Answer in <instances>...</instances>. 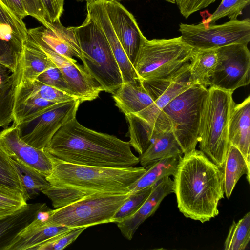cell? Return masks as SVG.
I'll return each mask as SVG.
<instances>
[{
  "mask_svg": "<svg viewBox=\"0 0 250 250\" xmlns=\"http://www.w3.org/2000/svg\"><path fill=\"white\" fill-rule=\"evenodd\" d=\"M44 150L63 162L84 166L127 167L139 163L129 141L89 129L76 117L57 131Z\"/></svg>",
  "mask_w": 250,
  "mask_h": 250,
  "instance_id": "obj_1",
  "label": "cell"
},
{
  "mask_svg": "<svg viewBox=\"0 0 250 250\" xmlns=\"http://www.w3.org/2000/svg\"><path fill=\"white\" fill-rule=\"evenodd\" d=\"M173 176L177 207L185 217L204 223L218 215L225 193L222 168L195 149L180 157Z\"/></svg>",
  "mask_w": 250,
  "mask_h": 250,
  "instance_id": "obj_2",
  "label": "cell"
},
{
  "mask_svg": "<svg viewBox=\"0 0 250 250\" xmlns=\"http://www.w3.org/2000/svg\"><path fill=\"white\" fill-rule=\"evenodd\" d=\"M51 156L53 169L46 179L52 186L68 189L76 201L96 193L129 192V186L146 171L143 167H111L77 165Z\"/></svg>",
  "mask_w": 250,
  "mask_h": 250,
  "instance_id": "obj_3",
  "label": "cell"
},
{
  "mask_svg": "<svg viewBox=\"0 0 250 250\" xmlns=\"http://www.w3.org/2000/svg\"><path fill=\"white\" fill-rule=\"evenodd\" d=\"M130 194L99 192L88 195L62 207L49 208L43 216L39 212L27 227L62 225L72 229L87 228L112 223L113 216Z\"/></svg>",
  "mask_w": 250,
  "mask_h": 250,
  "instance_id": "obj_4",
  "label": "cell"
},
{
  "mask_svg": "<svg viewBox=\"0 0 250 250\" xmlns=\"http://www.w3.org/2000/svg\"><path fill=\"white\" fill-rule=\"evenodd\" d=\"M193 49L182 36L144 38L133 64L140 81L170 80L190 69Z\"/></svg>",
  "mask_w": 250,
  "mask_h": 250,
  "instance_id": "obj_5",
  "label": "cell"
},
{
  "mask_svg": "<svg viewBox=\"0 0 250 250\" xmlns=\"http://www.w3.org/2000/svg\"><path fill=\"white\" fill-rule=\"evenodd\" d=\"M75 32L84 69L104 91L115 94L123 82L105 35L87 14L82 25L75 27Z\"/></svg>",
  "mask_w": 250,
  "mask_h": 250,
  "instance_id": "obj_6",
  "label": "cell"
},
{
  "mask_svg": "<svg viewBox=\"0 0 250 250\" xmlns=\"http://www.w3.org/2000/svg\"><path fill=\"white\" fill-rule=\"evenodd\" d=\"M232 93L212 86L208 88L199 128L200 150L221 168L230 145L228 131L234 103Z\"/></svg>",
  "mask_w": 250,
  "mask_h": 250,
  "instance_id": "obj_7",
  "label": "cell"
},
{
  "mask_svg": "<svg viewBox=\"0 0 250 250\" xmlns=\"http://www.w3.org/2000/svg\"><path fill=\"white\" fill-rule=\"evenodd\" d=\"M208 88L198 83L173 98L162 110L183 154L195 149L198 143L201 119Z\"/></svg>",
  "mask_w": 250,
  "mask_h": 250,
  "instance_id": "obj_8",
  "label": "cell"
},
{
  "mask_svg": "<svg viewBox=\"0 0 250 250\" xmlns=\"http://www.w3.org/2000/svg\"><path fill=\"white\" fill-rule=\"evenodd\" d=\"M183 41L194 50L216 48L232 43L247 45L250 41V20H232L221 24L204 25L181 23Z\"/></svg>",
  "mask_w": 250,
  "mask_h": 250,
  "instance_id": "obj_9",
  "label": "cell"
},
{
  "mask_svg": "<svg viewBox=\"0 0 250 250\" xmlns=\"http://www.w3.org/2000/svg\"><path fill=\"white\" fill-rule=\"evenodd\" d=\"M217 62L209 86L233 93L250 82V53L247 45L232 43L217 48Z\"/></svg>",
  "mask_w": 250,
  "mask_h": 250,
  "instance_id": "obj_10",
  "label": "cell"
},
{
  "mask_svg": "<svg viewBox=\"0 0 250 250\" xmlns=\"http://www.w3.org/2000/svg\"><path fill=\"white\" fill-rule=\"evenodd\" d=\"M27 38L45 53L60 70L68 85L81 103L97 99L103 88L73 58L62 56L42 39L39 27L28 29Z\"/></svg>",
  "mask_w": 250,
  "mask_h": 250,
  "instance_id": "obj_11",
  "label": "cell"
},
{
  "mask_svg": "<svg viewBox=\"0 0 250 250\" xmlns=\"http://www.w3.org/2000/svg\"><path fill=\"white\" fill-rule=\"evenodd\" d=\"M81 104L79 99L55 104L33 121V127L24 135L21 134L22 139L33 147L44 149L57 131L76 117Z\"/></svg>",
  "mask_w": 250,
  "mask_h": 250,
  "instance_id": "obj_12",
  "label": "cell"
},
{
  "mask_svg": "<svg viewBox=\"0 0 250 250\" xmlns=\"http://www.w3.org/2000/svg\"><path fill=\"white\" fill-rule=\"evenodd\" d=\"M20 126L13 123L0 132V143L9 156H15L33 167L45 178L53 169L51 155L44 149L37 148L26 143L21 138Z\"/></svg>",
  "mask_w": 250,
  "mask_h": 250,
  "instance_id": "obj_13",
  "label": "cell"
},
{
  "mask_svg": "<svg viewBox=\"0 0 250 250\" xmlns=\"http://www.w3.org/2000/svg\"><path fill=\"white\" fill-rule=\"evenodd\" d=\"M140 82L154 102L134 114L150 124L157 121L163 109L173 98L195 84L190 79V69L170 80Z\"/></svg>",
  "mask_w": 250,
  "mask_h": 250,
  "instance_id": "obj_14",
  "label": "cell"
},
{
  "mask_svg": "<svg viewBox=\"0 0 250 250\" xmlns=\"http://www.w3.org/2000/svg\"><path fill=\"white\" fill-rule=\"evenodd\" d=\"M104 3L113 28L133 66L145 36L133 14L119 1H104Z\"/></svg>",
  "mask_w": 250,
  "mask_h": 250,
  "instance_id": "obj_15",
  "label": "cell"
},
{
  "mask_svg": "<svg viewBox=\"0 0 250 250\" xmlns=\"http://www.w3.org/2000/svg\"><path fill=\"white\" fill-rule=\"evenodd\" d=\"M13 63L15 88L33 84L42 72L56 66L46 54L28 38L15 52Z\"/></svg>",
  "mask_w": 250,
  "mask_h": 250,
  "instance_id": "obj_16",
  "label": "cell"
},
{
  "mask_svg": "<svg viewBox=\"0 0 250 250\" xmlns=\"http://www.w3.org/2000/svg\"><path fill=\"white\" fill-rule=\"evenodd\" d=\"M87 14L105 35L120 69L123 83L138 80L134 68L122 46L109 19L104 1L86 4Z\"/></svg>",
  "mask_w": 250,
  "mask_h": 250,
  "instance_id": "obj_17",
  "label": "cell"
},
{
  "mask_svg": "<svg viewBox=\"0 0 250 250\" xmlns=\"http://www.w3.org/2000/svg\"><path fill=\"white\" fill-rule=\"evenodd\" d=\"M174 182L169 176H167L158 182L153 186L149 196L134 214L117 223L122 234L126 239L131 240L141 224L155 212L167 196L174 193Z\"/></svg>",
  "mask_w": 250,
  "mask_h": 250,
  "instance_id": "obj_18",
  "label": "cell"
},
{
  "mask_svg": "<svg viewBox=\"0 0 250 250\" xmlns=\"http://www.w3.org/2000/svg\"><path fill=\"white\" fill-rule=\"evenodd\" d=\"M125 116L128 123L129 144L140 155L159 136L171 128L169 120L162 111L153 124L148 123L134 113Z\"/></svg>",
  "mask_w": 250,
  "mask_h": 250,
  "instance_id": "obj_19",
  "label": "cell"
},
{
  "mask_svg": "<svg viewBox=\"0 0 250 250\" xmlns=\"http://www.w3.org/2000/svg\"><path fill=\"white\" fill-rule=\"evenodd\" d=\"M228 137L250 167V96L239 104L233 103L229 114Z\"/></svg>",
  "mask_w": 250,
  "mask_h": 250,
  "instance_id": "obj_20",
  "label": "cell"
},
{
  "mask_svg": "<svg viewBox=\"0 0 250 250\" xmlns=\"http://www.w3.org/2000/svg\"><path fill=\"white\" fill-rule=\"evenodd\" d=\"M42 40L59 54L68 58L80 59L81 50L75 32V27H65L60 20L50 23L47 27H39Z\"/></svg>",
  "mask_w": 250,
  "mask_h": 250,
  "instance_id": "obj_21",
  "label": "cell"
},
{
  "mask_svg": "<svg viewBox=\"0 0 250 250\" xmlns=\"http://www.w3.org/2000/svg\"><path fill=\"white\" fill-rule=\"evenodd\" d=\"M44 203L27 204L13 214L0 219V250H7L18 233L46 208Z\"/></svg>",
  "mask_w": 250,
  "mask_h": 250,
  "instance_id": "obj_22",
  "label": "cell"
},
{
  "mask_svg": "<svg viewBox=\"0 0 250 250\" xmlns=\"http://www.w3.org/2000/svg\"><path fill=\"white\" fill-rule=\"evenodd\" d=\"M112 95L116 106L125 115L138 112L154 102L139 80L123 83Z\"/></svg>",
  "mask_w": 250,
  "mask_h": 250,
  "instance_id": "obj_23",
  "label": "cell"
},
{
  "mask_svg": "<svg viewBox=\"0 0 250 250\" xmlns=\"http://www.w3.org/2000/svg\"><path fill=\"white\" fill-rule=\"evenodd\" d=\"M73 229L65 226H45L22 229L12 242L7 250H35L43 242Z\"/></svg>",
  "mask_w": 250,
  "mask_h": 250,
  "instance_id": "obj_24",
  "label": "cell"
},
{
  "mask_svg": "<svg viewBox=\"0 0 250 250\" xmlns=\"http://www.w3.org/2000/svg\"><path fill=\"white\" fill-rule=\"evenodd\" d=\"M222 170L224 175V192L229 199L240 177L246 175L250 182V167L241 152L234 146L229 145Z\"/></svg>",
  "mask_w": 250,
  "mask_h": 250,
  "instance_id": "obj_25",
  "label": "cell"
},
{
  "mask_svg": "<svg viewBox=\"0 0 250 250\" xmlns=\"http://www.w3.org/2000/svg\"><path fill=\"white\" fill-rule=\"evenodd\" d=\"M181 156L160 159L147 166L145 173L129 186V192L134 193L153 187L164 178L174 176Z\"/></svg>",
  "mask_w": 250,
  "mask_h": 250,
  "instance_id": "obj_26",
  "label": "cell"
},
{
  "mask_svg": "<svg viewBox=\"0 0 250 250\" xmlns=\"http://www.w3.org/2000/svg\"><path fill=\"white\" fill-rule=\"evenodd\" d=\"M183 154L182 150L171 128L159 136L144 153L140 155L139 163L145 168L160 159L180 156Z\"/></svg>",
  "mask_w": 250,
  "mask_h": 250,
  "instance_id": "obj_27",
  "label": "cell"
},
{
  "mask_svg": "<svg viewBox=\"0 0 250 250\" xmlns=\"http://www.w3.org/2000/svg\"><path fill=\"white\" fill-rule=\"evenodd\" d=\"M56 103L37 97H14L13 123L21 129L42 115Z\"/></svg>",
  "mask_w": 250,
  "mask_h": 250,
  "instance_id": "obj_28",
  "label": "cell"
},
{
  "mask_svg": "<svg viewBox=\"0 0 250 250\" xmlns=\"http://www.w3.org/2000/svg\"><path fill=\"white\" fill-rule=\"evenodd\" d=\"M216 48L194 50L190 61V79L195 83L209 86L217 62Z\"/></svg>",
  "mask_w": 250,
  "mask_h": 250,
  "instance_id": "obj_29",
  "label": "cell"
},
{
  "mask_svg": "<svg viewBox=\"0 0 250 250\" xmlns=\"http://www.w3.org/2000/svg\"><path fill=\"white\" fill-rule=\"evenodd\" d=\"M10 157L11 164L20 179L28 199L50 186L45 177L33 167L15 156Z\"/></svg>",
  "mask_w": 250,
  "mask_h": 250,
  "instance_id": "obj_30",
  "label": "cell"
},
{
  "mask_svg": "<svg viewBox=\"0 0 250 250\" xmlns=\"http://www.w3.org/2000/svg\"><path fill=\"white\" fill-rule=\"evenodd\" d=\"M37 97L57 104L79 99L38 81L28 86L15 88L14 97Z\"/></svg>",
  "mask_w": 250,
  "mask_h": 250,
  "instance_id": "obj_31",
  "label": "cell"
},
{
  "mask_svg": "<svg viewBox=\"0 0 250 250\" xmlns=\"http://www.w3.org/2000/svg\"><path fill=\"white\" fill-rule=\"evenodd\" d=\"M250 240V212L237 222L233 221L224 244L225 250H244Z\"/></svg>",
  "mask_w": 250,
  "mask_h": 250,
  "instance_id": "obj_32",
  "label": "cell"
},
{
  "mask_svg": "<svg viewBox=\"0 0 250 250\" xmlns=\"http://www.w3.org/2000/svg\"><path fill=\"white\" fill-rule=\"evenodd\" d=\"M0 188L20 192L27 201L28 200L20 179L11 164L10 157L0 143Z\"/></svg>",
  "mask_w": 250,
  "mask_h": 250,
  "instance_id": "obj_33",
  "label": "cell"
},
{
  "mask_svg": "<svg viewBox=\"0 0 250 250\" xmlns=\"http://www.w3.org/2000/svg\"><path fill=\"white\" fill-rule=\"evenodd\" d=\"M15 82L12 74L0 84V128L13 122Z\"/></svg>",
  "mask_w": 250,
  "mask_h": 250,
  "instance_id": "obj_34",
  "label": "cell"
},
{
  "mask_svg": "<svg viewBox=\"0 0 250 250\" xmlns=\"http://www.w3.org/2000/svg\"><path fill=\"white\" fill-rule=\"evenodd\" d=\"M250 2V0H222L216 10L208 17L204 18L201 23L208 25L225 17L229 20H236Z\"/></svg>",
  "mask_w": 250,
  "mask_h": 250,
  "instance_id": "obj_35",
  "label": "cell"
},
{
  "mask_svg": "<svg viewBox=\"0 0 250 250\" xmlns=\"http://www.w3.org/2000/svg\"><path fill=\"white\" fill-rule=\"evenodd\" d=\"M153 187L130 193L116 211L112 223H118L134 214L150 194Z\"/></svg>",
  "mask_w": 250,
  "mask_h": 250,
  "instance_id": "obj_36",
  "label": "cell"
},
{
  "mask_svg": "<svg viewBox=\"0 0 250 250\" xmlns=\"http://www.w3.org/2000/svg\"><path fill=\"white\" fill-rule=\"evenodd\" d=\"M27 204L21 193L0 188V219L13 214Z\"/></svg>",
  "mask_w": 250,
  "mask_h": 250,
  "instance_id": "obj_37",
  "label": "cell"
},
{
  "mask_svg": "<svg viewBox=\"0 0 250 250\" xmlns=\"http://www.w3.org/2000/svg\"><path fill=\"white\" fill-rule=\"evenodd\" d=\"M86 228H75L57 235L38 246L35 250H61L75 241Z\"/></svg>",
  "mask_w": 250,
  "mask_h": 250,
  "instance_id": "obj_38",
  "label": "cell"
},
{
  "mask_svg": "<svg viewBox=\"0 0 250 250\" xmlns=\"http://www.w3.org/2000/svg\"><path fill=\"white\" fill-rule=\"evenodd\" d=\"M24 41L7 25H0V56L13 59L15 52Z\"/></svg>",
  "mask_w": 250,
  "mask_h": 250,
  "instance_id": "obj_39",
  "label": "cell"
},
{
  "mask_svg": "<svg viewBox=\"0 0 250 250\" xmlns=\"http://www.w3.org/2000/svg\"><path fill=\"white\" fill-rule=\"evenodd\" d=\"M37 81L77 97L68 85L60 70L56 66L50 67L42 72L38 77Z\"/></svg>",
  "mask_w": 250,
  "mask_h": 250,
  "instance_id": "obj_40",
  "label": "cell"
},
{
  "mask_svg": "<svg viewBox=\"0 0 250 250\" xmlns=\"http://www.w3.org/2000/svg\"><path fill=\"white\" fill-rule=\"evenodd\" d=\"M0 24L12 28L14 33L22 41L28 36V29L23 21L20 20L0 0Z\"/></svg>",
  "mask_w": 250,
  "mask_h": 250,
  "instance_id": "obj_41",
  "label": "cell"
},
{
  "mask_svg": "<svg viewBox=\"0 0 250 250\" xmlns=\"http://www.w3.org/2000/svg\"><path fill=\"white\" fill-rule=\"evenodd\" d=\"M44 9L49 22L60 20L64 11V0H40Z\"/></svg>",
  "mask_w": 250,
  "mask_h": 250,
  "instance_id": "obj_42",
  "label": "cell"
},
{
  "mask_svg": "<svg viewBox=\"0 0 250 250\" xmlns=\"http://www.w3.org/2000/svg\"><path fill=\"white\" fill-rule=\"evenodd\" d=\"M28 16L33 17L44 27H47L50 23L40 0H23Z\"/></svg>",
  "mask_w": 250,
  "mask_h": 250,
  "instance_id": "obj_43",
  "label": "cell"
},
{
  "mask_svg": "<svg viewBox=\"0 0 250 250\" xmlns=\"http://www.w3.org/2000/svg\"><path fill=\"white\" fill-rule=\"evenodd\" d=\"M217 0H186L178 8L181 14L185 18L189 17L201 9H203Z\"/></svg>",
  "mask_w": 250,
  "mask_h": 250,
  "instance_id": "obj_44",
  "label": "cell"
},
{
  "mask_svg": "<svg viewBox=\"0 0 250 250\" xmlns=\"http://www.w3.org/2000/svg\"><path fill=\"white\" fill-rule=\"evenodd\" d=\"M20 20L28 16L23 0H0Z\"/></svg>",
  "mask_w": 250,
  "mask_h": 250,
  "instance_id": "obj_45",
  "label": "cell"
},
{
  "mask_svg": "<svg viewBox=\"0 0 250 250\" xmlns=\"http://www.w3.org/2000/svg\"><path fill=\"white\" fill-rule=\"evenodd\" d=\"M8 57L0 56V84L10 74L8 71L14 72V63Z\"/></svg>",
  "mask_w": 250,
  "mask_h": 250,
  "instance_id": "obj_46",
  "label": "cell"
},
{
  "mask_svg": "<svg viewBox=\"0 0 250 250\" xmlns=\"http://www.w3.org/2000/svg\"><path fill=\"white\" fill-rule=\"evenodd\" d=\"M173 3H175L178 8H180L186 0H171Z\"/></svg>",
  "mask_w": 250,
  "mask_h": 250,
  "instance_id": "obj_47",
  "label": "cell"
},
{
  "mask_svg": "<svg viewBox=\"0 0 250 250\" xmlns=\"http://www.w3.org/2000/svg\"><path fill=\"white\" fill-rule=\"evenodd\" d=\"M79 0V1H86V3H92V2H95V1H99V0H104V1H110V0H116V1H122V0Z\"/></svg>",
  "mask_w": 250,
  "mask_h": 250,
  "instance_id": "obj_48",
  "label": "cell"
},
{
  "mask_svg": "<svg viewBox=\"0 0 250 250\" xmlns=\"http://www.w3.org/2000/svg\"><path fill=\"white\" fill-rule=\"evenodd\" d=\"M0 25H1L0 24Z\"/></svg>",
  "mask_w": 250,
  "mask_h": 250,
  "instance_id": "obj_49",
  "label": "cell"
}]
</instances>
